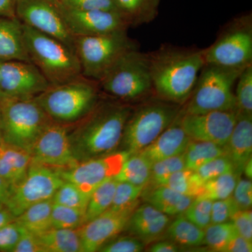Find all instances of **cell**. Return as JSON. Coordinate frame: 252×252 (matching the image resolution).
<instances>
[{"label": "cell", "mask_w": 252, "mask_h": 252, "mask_svg": "<svg viewBox=\"0 0 252 252\" xmlns=\"http://www.w3.org/2000/svg\"><path fill=\"white\" fill-rule=\"evenodd\" d=\"M154 90L175 103L189 99L205 65L203 51L165 49L148 55Z\"/></svg>", "instance_id": "obj_1"}, {"label": "cell", "mask_w": 252, "mask_h": 252, "mask_svg": "<svg viewBox=\"0 0 252 252\" xmlns=\"http://www.w3.org/2000/svg\"><path fill=\"white\" fill-rule=\"evenodd\" d=\"M130 114V107L124 104H103L93 111L69 135L76 161L112 153L122 140Z\"/></svg>", "instance_id": "obj_2"}, {"label": "cell", "mask_w": 252, "mask_h": 252, "mask_svg": "<svg viewBox=\"0 0 252 252\" xmlns=\"http://www.w3.org/2000/svg\"><path fill=\"white\" fill-rule=\"evenodd\" d=\"M23 24V23H22ZM28 56L51 86L82 77L77 54L63 42L23 24Z\"/></svg>", "instance_id": "obj_3"}, {"label": "cell", "mask_w": 252, "mask_h": 252, "mask_svg": "<svg viewBox=\"0 0 252 252\" xmlns=\"http://www.w3.org/2000/svg\"><path fill=\"white\" fill-rule=\"evenodd\" d=\"M244 68L205 64L189 97L185 114L238 110L233 86Z\"/></svg>", "instance_id": "obj_4"}, {"label": "cell", "mask_w": 252, "mask_h": 252, "mask_svg": "<svg viewBox=\"0 0 252 252\" xmlns=\"http://www.w3.org/2000/svg\"><path fill=\"white\" fill-rule=\"evenodd\" d=\"M94 81L80 77L49 89L34 97L51 120L59 124L77 122L94 109L97 99Z\"/></svg>", "instance_id": "obj_5"}, {"label": "cell", "mask_w": 252, "mask_h": 252, "mask_svg": "<svg viewBox=\"0 0 252 252\" xmlns=\"http://www.w3.org/2000/svg\"><path fill=\"white\" fill-rule=\"evenodd\" d=\"M2 140L31 154L49 117L34 97H4L0 101Z\"/></svg>", "instance_id": "obj_6"}, {"label": "cell", "mask_w": 252, "mask_h": 252, "mask_svg": "<svg viewBox=\"0 0 252 252\" xmlns=\"http://www.w3.org/2000/svg\"><path fill=\"white\" fill-rule=\"evenodd\" d=\"M99 82L106 93L124 100L143 97L154 89L148 56L136 49L127 51Z\"/></svg>", "instance_id": "obj_7"}, {"label": "cell", "mask_w": 252, "mask_h": 252, "mask_svg": "<svg viewBox=\"0 0 252 252\" xmlns=\"http://www.w3.org/2000/svg\"><path fill=\"white\" fill-rule=\"evenodd\" d=\"M75 48L83 77L94 81L100 80L121 56L136 49L126 30L99 35L77 36Z\"/></svg>", "instance_id": "obj_8"}, {"label": "cell", "mask_w": 252, "mask_h": 252, "mask_svg": "<svg viewBox=\"0 0 252 252\" xmlns=\"http://www.w3.org/2000/svg\"><path fill=\"white\" fill-rule=\"evenodd\" d=\"M64 182L59 169L32 162L22 180L11 187L5 207L18 217L32 205L52 199Z\"/></svg>", "instance_id": "obj_9"}, {"label": "cell", "mask_w": 252, "mask_h": 252, "mask_svg": "<svg viewBox=\"0 0 252 252\" xmlns=\"http://www.w3.org/2000/svg\"><path fill=\"white\" fill-rule=\"evenodd\" d=\"M178 117L177 109L163 103L144 106L126 122L122 140L129 154L139 153L152 143Z\"/></svg>", "instance_id": "obj_10"}, {"label": "cell", "mask_w": 252, "mask_h": 252, "mask_svg": "<svg viewBox=\"0 0 252 252\" xmlns=\"http://www.w3.org/2000/svg\"><path fill=\"white\" fill-rule=\"evenodd\" d=\"M15 11L23 24L52 36L76 53V38L64 24L58 0H16Z\"/></svg>", "instance_id": "obj_11"}, {"label": "cell", "mask_w": 252, "mask_h": 252, "mask_svg": "<svg viewBox=\"0 0 252 252\" xmlns=\"http://www.w3.org/2000/svg\"><path fill=\"white\" fill-rule=\"evenodd\" d=\"M129 155L126 151L111 153L59 170L63 180L75 184L86 193L91 194L98 186L118 175Z\"/></svg>", "instance_id": "obj_12"}, {"label": "cell", "mask_w": 252, "mask_h": 252, "mask_svg": "<svg viewBox=\"0 0 252 252\" xmlns=\"http://www.w3.org/2000/svg\"><path fill=\"white\" fill-rule=\"evenodd\" d=\"M31 154L32 162L59 170L77 163L73 155L69 132L59 123L50 122L44 127L33 144Z\"/></svg>", "instance_id": "obj_13"}, {"label": "cell", "mask_w": 252, "mask_h": 252, "mask_svg": "<svg viewBox=\"0 0 252 252\" xmlns=\"http://www.w3.org/2000/svg\"><path fill=\"white\" fill-rule=\"evenodd\" d=\"M205 64L243 68L252 64V32L250 27L230 30L203 51Z\"/></svg>", "instance_id": "obj_14"}, {"label": "cell", "mask_w": 252, "mask_h": 252, "mask_svg": "<svg viewBox=\"0 0 252 252\" xmlns=\"http://www.w3.org/2000/svg\"><path fill=\"white\" fill-rule=\"evenodd\" d=\"M0 73L4 97H34L51 86L35 64L28 61H0Z\"/></svg>", "instance_id": "obj_15"}, {"label": "cell", "mask_w": 252, "mask_h": 252, "mask_svg": "<svg viewBox=\"0 0 252 252\" xmlns=\"http://www.w3.org/2000/svg\"><path fill=\"white\" fill-rule=\"evenodd\" d=\"M237 111H212L184 114L180 124L191 140L212 142L225 147L237 121Z\"/></svg>", "instance_id": "obj_16"}, {"label": "cell", "mask_w": 252, "mask_h": 252, "mask_svg": "<svg viewBox=\"0 0 252 252\" xmlns=\"http://www.w3.org/2000/svg\"><path fill=\"white\" fill-rule=\"evenodd\" d=\"M59 3L60 11L68 31L74 37L107 34L126 30L127 19L120 11L69 9Z\"/></svg>", "instance_id": "obj_17"}, {"label": "cell", "mask_w": 252, "mask_h": 252, "mask_svg": "<svg viewBox=\"0 0 252 252\" xmlns=\"http://www.w3.org/2000/svg\"><path fill=\"white\" fill-rule=\"evenodd\" d=\"M138 204L120 211L107 210L77 228L82 252H98L101 247L127 227L132 212Z\"/></svg>", "instance_id": "obj_18"}, {"label": "cell", "mask_w": 252, "mask_h": 252, "mask_svg": "<svg viewBox=\"0 0 252 252\" xmlns=\"http://www.w3.org/2000/svg\"><path fill=\"white\" fill-rule=\"evenodd\" d=\"M225 148V155L233 163L235 173L240 177L245 164L252 158V114L238 111L234 128Z\"/></svg>", "instance_id": "obj_19"}, {"label": "cell", "mask_w": 252, "mask_h": 252, "mask_svg": "<svg viewBox=\"0 0 252 252\" xmlns=\"http://www.w3.org/2000/svg\"><path fill=\"white\" fill-rule=\"evenodd\" d=\"M191 139L186 133L178 117L152 144L139 153L151 163L184 154Z\"/></svg>", "instance_id": "obj_20"}, {"label": "cell", "mask_w": 252, "mask_h": 252, "mask_svg": "<svg viewBox=\"0 0 252 252\" xmlns=\"http://www.w3.org/2000/svg\"><path fill=\"white\" fill-rule=\"evenodd\" d=\"M169 223L168 215L148 203L136 207L127 227L132 234L140 240L149 241L163 233Z\"/></svg>", "instance_id": "obj_21"}, {"label": "cell", "mask_w": 252, "mask_h": 252, "mask_svg": "<svg viewBox=\"0 0 252 252\" xmlns=\"http://www.w3.org/2000/svg\"><path fill=\"white\" fill-rule=\"evenodd\" d=\"M10 61L31 62L22 23L17 18H0V61Z\"/></svg>", "instance_id": "obj_22"}, {"label": "cell", "mask_w": 252, "mask_h": 252, "mask_svg": "<svg viewBox=\"0 0 252 252\" xmlns=\"http://www.w3.org/2000/svg\"><path fill=\"white\" fill-rule=\"evenodd\" d=\"M194 198L175 191L165 186H158L147 198L149 204L159 211L168 215L183 214L193 201Z\"/></svg>", "instance_id": "obj_23"}, {"label": "cell", "mask_w": 252, "mask_h": 252, "mask_svg": "<svg viewBox=\"0 0 252 252\" xmlns=\"http://www.w3.org/2000/svg\"><path fill=\"white\" fill-rule=\"evenodd\" d=\"M37 236L44 252H82L77 229L52 227Z\"/></svg>", "instance_id": "obj_24"}, {"label": "cell", "mask_w": 252, "mask_h": 252, "mask_svg": "<svg viewBox=\"0 0 252 252\" xmlns=\"http://www.w3.org/2000/svg\"><path fill=\"white\" fill-rule=\"evenodd\" d=\"M53 204L52 199L34 204L15 217L14 220L28 231L36 235H40L52 228Z\"/></svg>", "instance_id": "obj_25"}, {"label": "cell", "mask_w": 252, "mask_h": 252, "mask_svg": "<svg viewBox=\"0 0 252 252\" xmlns=\"http://www.w3.org/2000/svg\"><path fill=\"white\" fill-rule=\"evenodd\" d=\"M152 165V164L142 154H130L114 179L118 182H128L132 185L144 187L150 181Z\"/></svg>", "instance_id": "obj_26"}, {"label": "cell", "mask_w": 252, "mask_h": 252, "mask_svg": "<svg viewBox=\"0 0 252 252\" xmlns=\"http://www.w3.org/2000/svg\"><path fill=\"white\" fill-rule=\"evenodd\" d=\"M183 154L186 168L195 171L204 164L225 155V148L212 142L191 140Z\"/></svg>", "instance_id": "obj_27"}, {"label": "cell", "mask_w": 252, "mask_h": 252, "mask_svg": "<svg viewBox=\"0 0 252 252\" xmlns=\"http://www.w3.org/2000/svg\"><path fill=\"white\" fill-rule=\"evenodd\" d=\"M167 234L171 241L186 247H198L204 244L205 232L185 215H180L167 227Z\"/></svg>", "instance_id": "obj_28"}, {"label": "cell", "mask_w": 252, "mask_h": 252, "mask_svg": "<svg viewBox=\"0 0 252 252\" xmlns=\"http://www.w3.org/2000/svg\"><path fill=\"white\" fill-rule=\"evenodd\" d=\"M0 161L6 168L14 174L19 182L31 166L32 157L28 151L1 140L0 141Z\"/></svg>", "instance_id": "obj_29"}, {"label": "cell", "mask_w": 252, "mask_h": 252, "mask_svg": "<svg viewBox=\"0 0 252 252\" xmlns=\"http://www.w3.org/2000/svg\"><path fill=\"white\" fill-rule=\"evenodd\" d=\"M117 182L115 179H110L93 190L86 209V222L94 220L110 208Z\"/></svg>", "instance_id": "obj_30"}, {"label": "cell", "mask_w": 252, "mask_h": 252, "mask_svg": "<svg viewBox=\"0 0 252 252\" xmlns=\"http://www.w3.org/2000/svg\"><path fill=\"white\" fill-rule=\"evenodd\" d=\"M239 178L240 177L235 172H230L207 181L196 198H206L212 201L229 198Z\"/></svg>", "instance_id": "obj_31"}, {"label": "cell", "mask_w": 252, "mask_h": 252, "mask_svg": "<svg viewBox=\"0 0 252 252\" xmlns=\"http://www.w3.org/2000/svg\"><path fill=\"white\" fill-rule=\"evenodd\" d=\"M161 186L195 198L201 192L203 184L199 181L195 171L185 168L172 174Z\"/></svg>", "instance_id": "obj_32"}, {"label": "cell", "mask_w": 252, "mask_h": 252, "mask_svg": "<svg viewBox=\"0 0 252 252\" xmlns=\"http://www.w3.org/2000/svg\"><path fill=\"white\" fill-rule=\"evenodd\" d=\"M204 244L216 252H224L230 240L238 235L232 222L211 223L204 229Z\"/></svg>", "instance_id": "obj_33"}, {"label": "cell", "mask_w": 252, "mask_h": 252, "mask_svg": "<svg viewBox=\"0 0 252 252\" xmlns=\"http://www.w3.org/2000/svg\"><path fill=\"white\" fill-rule=\"evenodd\" d=\"M90 195L75 184L64 181L54 194L52 200L54 203L86 211Z\"/></svg>", "instance_id": "obj_34"}, {"label": "cell", "mask_w": 252, "mask_h": 252, "mask_svg": "<svg viewBox=\"0 0 252 252\" xmlns=\"http://www.w3.org/2000/svg\"><path fill=\"white\" fill-rule=\"evenodd\" d=\"M86 223V211L59 204H53L51 223L53 228L77 229Z\"/></svg>", "instance_id": "obj_35"}, {"label": "cell", "mask_w": 252, "mask_h": 252, "mask_svg": "<svg viewBox=\"0 0 252 252\" xmlns=\"http://www.w3.org/2000/svg\"><path fill=\"white\" fill-rule=\"evenodd\" d=\"M237 81L235 97L238 111L252 114V64L244 68Z\"/></svg>", "instance_id": "obj_36"}, {"label": "cell", "mask_w": 252, "mask_h": 252, "mask_svg": "<svg viewBox=\"0 0 252 252\" xmlns=\"http://www.w3.org/2000/svg\"><path fill=\"white\" fill-rule=\"evenodd\" d=\"M118 182V181H117ZM143 186L132 185L126 182H118L110 210L120 211L139 203Z\"/></svg>", "instance_id": "obj_37"}, {"label": "cell", "mask_w": 252, "mask_h": 252, "mask_svg": "<svg viewBox=\"0 0 252 252\" xmlns=\"http://www.w3.org/2000/svg\"><path fill=\"white\" fill-rule=\"evenodd\" d=\"M186 168L184 154L163 159L152 165L150 181L157 186L162 183L172 174Z\"/></svg>", "instance_id": "obj_38"}, {"label": "cell", "mask_w": 252, "mask_h": 252, "mask_svg": "<svg viewBox=\"0 0 252 252\" xmlns=\"http://www.w3.org/2000/svg\"><path fill=\"white\" fill-rule=\"evenodd\" d=\"M212 200L206 198H195L184 212L186 218L202 229L211 224Z\"/></svg>", "instance_id": "obj_39"}, {"label": "cell", "mask_w": 252, "mask_h": 252, "mask_svg": "<svg viewBox=\"0 0 252 252\" xmlns=\"http://www.w3.org/2000/svg\"><path fill=\"white\" fill-rule=\"evenodd\" d=\"M230 172H235L234 167L228 157L223 155L204 164L195 173L203 185L207 181Z\"/></svg>", "instance_id": "obj_40"}, {"label": "cell", "mask_w": 252, "mask_h": 252, "mask_svg": "<svg viewBox=\"0 0 252 252\" xmlns=\"http://www.w3.org/2000/svg\"><path fill=\"white\" fill-rule=\"evenodd\" d=\"M144 249L141 240L130 236L114 238L101 247L102 252H140Z\"/></svg>", "instance_id": "obj_41"}, {"label": "cell", "mask_w": 252, "mask_h": 252, "mask_svg": "<svg viewBox=\"0 0 252 252\" xmlns=\"http://www.w3.org/2000/svg\"><path fill=\"white\" fill-rule=\"evenodd\" d=\"M64 7L69 9L90 11V10H107L117 11L114 0H59Z\"/></svg>", "instance_id": "obj_42"}, {"label": "cell", "mask_w": 252, "mask_h": 252, "mask_svg": "<svg viewBox=\"0 0 252 252\" xmlns=\"http://www.w3.org/2000/svg\"><path fill=\"white\" fill-rule=\"evenodd\" d=\"M239 207L233 197L222 200H215L212 203V223H224L229 221L232 216L238 211Z\"/></svg>", "instance_id": "obj_43"}, {"label": "cell", "mask_w": 252, "mask_h": 252, "mask_svg": "<svg viewBox=\"0 0 252 252\" xmlns=\"http://www.w3.org/2000/svg\"><path fill=\"white\" fill-rule=\"evenodd\" d=\"M22 230L15 220L0 228V251L12 252L21 238Z\"/></svg>", "instance_id": "obj_44"}, {"label": "cell", "mask_w": 252, "mask_h": 252, "mask_svg": "<svg viewBox=\"0 0 252 252\" xmlns=\"http://www.w3.org/2000/svg\"><path fill=\"white\" fill-rule=\"evenodd\" d=\"M232 197L240 210H250L252 204V183L250 180L238 179Z\"/></svg>", "instance_id": "obj_45"}, {"label": "cell", "mask_w": 252, "mask_h": 252, "mask_svg": "<svg viewBox=\"0 0 252 252\" xmlns=\"http://www.w3.org/2000/svg\"><path fill=\"white\" fill-rule=\"evenodd\" d=\"M230 221L234 225L238 235L252 240V212L250 210H238Z\"/></svg>", "instance_id": "obj_46"}, {"label": "cell", "mask_w": 252, "mask_h": 252, "mask_svg": "<svg viewBox=\"0 0 252 252\" xmlns=\"http://www.w3.org/2000/svg\"><path fill=\"white\" fill-rule=\"evenodd\" d=\"M22 228L21 238L12 252H44L37 235Z\"/></svg>", "instance_id": "obj_47"}, {"label": "cell", "mask_w": 252, "mask_h": 252, "mask_svg": "<svg viewBox=\"0 0 252 252\" xmlns=\"http://www.w3.org/2000/svg\"><path fill=\"white\" fill-rule=\"evenodd\" d=\"M252 240L237 235L230 240L223 252H252Z\"/></svg>", "instance_id": "obj_48"}, {"label": "cell", "mask_w": 252, "mask_h": 252, "mask_svg": "<svg viewBox=\"0 0 252 252\" xmlns=\"http://www.w3.org/2000/svg\"><path fill=\"white\" fill-rule=\"evenodd\" d=\"M114 1L119 11L125 16V14L137 13L143 5L144 0H114Z\"/></svg>", "instance_id": "obj_49"}, {"label": "cell", "mask_w": 252, "mask_h": 252, "mask_svg": "<svg viewBox=\"0 0 252 252\" xmlns=\"http://www.w3.org/2000/svg\"><path fill=\"white\" fill-rule=\"evenodd\" d=\"M16 0H0V16L4 18H16Z\"/></svg>", "instance_id": "obj_50"}, {"label": "cell", "mask_w": 252, "mask_h": 252, "mask_svg": "<svg viewBox=\"0 0 252 252\" xmlns=\"http://www.w3.org/2000/svg\"><path fill=\"white\" fill-rule=\"evenodd\" d=\"M179 251L178 247L172 241H162L154 244L149 252H176Z\"/></svg>", "instance_id": "obj_51"}, {"label": "cell", "mask_w": 252, "mask_h": 252, "mask_svg": "<svg viewBox=\"0 0 252 252\" xmlns=\"http://www.w3.org/2000/svg\"><path fill=\"white\" fill-rule=\"evenodd\" d=\"M11 188V186L6 181L0 177V210L4 209L5 203L9 196Z\"/></svg>", "instance_id": "obj_52"}, {"label": "cell", "mask_w": 252, "mask_h": 252, "mask_svg": "<svg viewBox=\"0 0 252 252\" xmlns=\"http://www.w3.org/2000/svg\"><path fill=\"white\" fill-rule=\"evenodd\" d=\"M15 217L7 210H0V228L14 220Z\"/></svg>", "instance_id": "obj_53"}, {"label": "cell", "mask_w": 252, "mask_h": 252, "mask_svg": "<svg viewBox=\"0 0 252 252\" xmlns=\"http://www.w3.org/2000/svg\"><path fill=\"white\" fill-rule=\"evenodd\" d=\"M243 173L245 174V175L248 177V180H251L252 177V159L250 158V160H248V162H246V164L245 165V167H244L243 172Z\"/></svg>", "instance_id": "obj_54"}, {"label": "cell", "mask_w": 252, "mask_h": 252, "mask_svg": "<svg viewBox=\"0 0 252 252\" xmlns=\"http://www.w3.org/2000/svg\"><path fill=\"white\" fill-rule=\"evenodd\" d=\"M4 98V94H3L2 89H1V73H0V101Z\"/></svg>", "instance_id": "obj_55"}, {"label": "cell", "mask_w": 252, "mask_h": 252, "mask_svg": "<svg viewBox=\"0 0 252 252\" xmlns=\"http://www.w3.org/2000/svg\"><path fill=\"white\" fill-rule=\"evenodd\" d=\"M2 140V131H1V114H0V141Z\"/></svg>", "instance_id": "obj_56"}]
</instances>
